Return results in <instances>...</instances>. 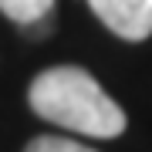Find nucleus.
<instances>
[{
    "label": "nucleus",
    "instance_id": "nucleus-1",
    "mask_svg": "<svg viewBox=\"0 0 152 152\" xmlns=\"http://www.w3.org/2000/svg\"><path fill=\"white\" fill-rule=\"evenodd\" d=\"M31 108L44 122L91 139H115L125 132V112L85 68H48L31 81Z\"/></svg>",
    "mask_w": 152,
    "mask_h": 152
},
{
    "label": "nucleus",
    "instance_id": "nucleus-2",
    "mask_svg": "<svg viewBox=\"0 0 152 152\" xmlns=\"http://www.w3.org/2000/svg\"><path fill=\"white\" fill-rule=\"evenodd\" d=\"M95 17L122 41H145L152 34V0H88Z\"/></svg>",
    "mask_w": 152,
    "mask_h": 152
},
{
    "label": "nucleus",
    "instance_id": "nucleus-3",
    "mask_svg": "<svg viewBox=\"0 0 152 152\" xmlns=\"http://www.w3.org/2000/svg\"><path fill=\"white\" fill-rule=\"evenodd\" d=\"M54 10V0H0V14L10 17L14 24H20L24 31L34 24H44Z\"/></svg>",
    "mask_w": 152,
    "mask_h": 152
},
{
    "label": "nucleus",
    "instance_id": "nucleus-4",
    "mask_svg": "<svg viewBox=\"0 0 152 152\" xmlns=\"http://www.w3.org/2000/svg\"><path fill=\"white\" fill-rule=\"evenodd\" d=\"M24 152H95V149H88V145H81V142H75V139L41 135V139H34Z\"/></svg>",
    "mask_w": 152,
    "mask_h": 152
}]
</instances>
